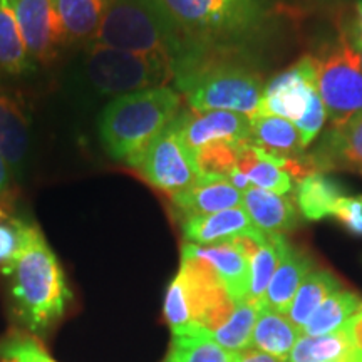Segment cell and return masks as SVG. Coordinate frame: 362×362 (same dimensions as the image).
Here are the masks:
<instances>
[{
    "mask_svg": "<svg viewBox=\"0 0 362 362\" xmlns=\"http://www.w3.org/2000/svg\"><path fill=\"white\" fill-rule=\"evenodd\" d=\"M351 351L342 329L324 336H304L292 347L285 362H336Z\"/></svg>",
    "mask_w": 362,
    "mask_h": 362,
    "instance_id": "cell-29",
    "label": "cell"
},
{
    "mask_svg": "<svg viewBox=\"0 0 362 362\" xmlns=\"http://www.w3.org/2000/svg\"><path fill=\"white\" fill-rule=\"evenodd\" d=\"M341 288L342 284L339 282V279L330 270H310L304 282L298 287L296 297H293L291 309L287 312V319L302 332V327L307 324L312 314L319 309L325 298H329Z\"/></svg>",
    "mask_w": 362,
    "mask_h": 362,
    "instance_id": "cell-22",
    "label": "cell"
},
{
    "mask_svg": "<svg viewBox=\"0 0 362 362\" xmlns=\"http://www.w3.org/2000/svg\"><path fill=\"white\" fill-rule=\"evenodd\" d=\"M242 143H230L218 141L210 143L205 146L193 149L194 165H197L200 178H225L228 176L237 166V160L242 149Z\"/></svg>",
    "mask_w": 362,
    "mask_h": 362,
    "instance_id": "cell-31",
    "label": "cell"
},
{
    "mask_svg": "<svg viewBox=\"0 0 362 362\" xmlns=\"http://www.w3.org/2000/svg\"><path fill=\"white\" fill-rule=\"evenodd\" d=\"M243 193V210L262 232L285 233L298 225V210L285 194L250 187Z\"/></svg>",
    "mask_w": 362,
    "mask_h": 362,
    "instance_id": "cell-19",
    "label": "cell"
},
{
    "mask_svg": "<svg viewBox=\"0 0 362 362\" xmlns=\"http://www.w3.org/2000/svg\"><path fill=\"white\" fill-rule=\"evenodd\" d=\"M180 223L183 237L188 240V243L202 247L228 242L238 235L257 228L243 206L216 211L211 215L189 216V218L181 220Z\"/></svg>",
    "mask_w": 362,
    "mask_h": 362,
    "instance_id": "cell-18",
    "label": "cell"
},
{
    "mask_svg": "<svg viewBox=\"0 0 362 362\" xmlns=\"http://www.w3.org/2000/svg\"><path fill=\"white\" fill-rule=\"evenodd\" d=\"M346 197L344 187L327 173H314L297 181L296 202L302 216L317 221L332 216L337 202Z\"/></svg>",
    "mask_w": 362,
    "mask_h": 362,
    "instance_id": "cell-20",
    "label": "cell"
},
{
    "mask_svg": "<svg viewBox=\"0 0 362 362\" xmlns=\"http://www.w3.org/2000/svg\"><path fill=\"white\" fill-rule=\"evenodd\" d=\"M12 310L33 337H45L62 319L71 300L66 274L37 228L8 270Z\"/></svg>",
    "mask_w": 362,
    "mask_h": 362,
    "instance_id": "cell-3",
    "label": "cell"
},
{
    "mask_svg": "<svg viewBox=\"0 0 362 362\" xmlns=\"http://www.w3.org/2000/svg\"><path fill=\"white\" fill-rule=\"evenodd\" d=\"M86 76L101 94L139 93L168 86L175 81V67L160 54H139L93 44L86 57Z\"/></svg>",
    "mask_w": 362,
    "mask_h": 362,
    "instance_id": "cell-6",
    "label": "cell"
},
{
    "mask_svg": "<svg viewBox=\"0 0 362 362\" xmlns=\"http://www.w3.org/2000/svg\"><path fill=\"white\" fill-rule=\"evenodd\" d=\"M349 42L352 45V49H354L357 57H359V62H361V67H362V39L357 37V35L351 34L349 35Z\"/></svg>",
    "mask_w": 362,
    "mask_h": 362,
    "instance_id": "cell-43",
    "label": "cell"
},
{
    "mask_svg": "<svg viewBox=\"0 0 362 362\" xmlns=\"http://www.w3.org/2000/svg\"><path fill=\"white\" fill-rule=\"evenodd\" d=\"M180 110L181 94L170 86L117 96L99 115L103 148L112 160L131 168Z\"/></svg>",
    "mask_w": 362,
    "mask_h": 362,
    "instance_id": "cell-4",
    "label": "cell"
},
{
    "mask_svg": "<svg viewBox=\"0 0 362 362\" xmlns=\"http://www.w3.org/2000/svg\"><path fill=\"white\" fill-rule=\"evenodd\" d=\"M351 344V349L362 354V309L351 317L341 327Z\"/></svg>",
    "mask_w": 362,
    "mask_h": 362,
    "instance_id": "cell-39",
    "label": "cell"
},
{
    "mask_svg": "<svg viewBox=\"0 0 362 362\" xmlns=\"http://www.w3.org/2000/svg\"><path fill=\"white\" fill-rule=\"evenodd\" d=\"M171 203L181 221L243 206V193L225 178H200L193 187L171 197Z\"/></svg>",
    "mask_w": 362,
    "mask_h": 362,
    "instance_id": "cell-14",
    "label": "cell"
},
{
    "mask_svg": "<svg viewBox=\"0 0 362 362\" xmlns=\"http://www.w3.org/2000/svg\"><path fill=\"white\" fill-rule=\"evenodd\" d=\"M247 176L250 181V187L267 189V192L285 194L293 189L292 176L269 161L257 160L255 165L248 170Z\"/></svg>",
    "mask_w": 362,
    "mask_h": 362,
    "instance_id": "cell-35",
    "label": "cell"
},
{
    "mask_svg": "<svg viewBox=\"0 0 362 362\" xmlns=\"http://www.w3.org/2000/svg\"><path fill=\"white\" fill-rule=\"evenodd\" d=\"M0 362H56L34 337L11 336L0 341Z\"/></svg>",
    "mask_w": 362,
    "mask_h": 362,
    "instance_id": "cell-34",
    "label": "cell"
},
{
    "mask_svg": "<svg viewBox=\"0 0 362 362\" xmlns=\"http://www.w3.org/2000/svg\"><path fill=\"white\" fill-rule=\"evenodd\" d=\"M61 44L94 40L111 0H51Z\"/></svg>",
    "mask_w": 362,
    "mask_h": 362,
    "instance_id": "cell-15",
    "label": "cell"
},
{
    "mask_svg": "<svg viewBox=\"0 0 362 362\" xmlns=\"http://www.w3.org/2000/svg\"><path fill=\"white\" fill-rule=\"evenodd\" d=\"M93 44L168 57L175 67V83L205 61L163 0H111Z\"/></svg>",
    "mask_w": 362,
    "mask_h": 362,
    "instance_id": "cell-2",
    "label": "cell"
},
{
    "mask_svg": "<svg viewBox=\"0 0 362 362\" xmlns=\"http://www.w3.org/2000/svg\"><path fill=\"white\" fill-rule=\"evenodd\" d=\"M259 314V304L242 302V304L237 305L232 317L208 337L228 352H240L247 349L250 346L253 327H255Z\"/></svg>",
    "mask_w": 362,
    "mask_h": 362,
    "instance_id": "cell-28",
    "label": "cell"
},
{
    "mask_svg": "<svg viewBox=\"0 0 362 362\" xmlns=\"http://www.w3.org/2000/svg\"><path fill=\"white\" fill-rule=\"evenodd\" d=\"M332 216L352 237L362 238V194L341 198L334 208Z\"/></svg>",
    "mask_w": 362,
    "mask_h": 362,
    "instance_id": "cell-38",
    "label": "cell"
},
{
    "mask_svg": "<svg viewBox=\"0 0 362 362\" xmlns=\"http://www.w3.org/2000/svg\"><path fill=\"white\" fill-rule=\"evenodd\" d=\"M193 111H232L257 116L264 81L255 59L208 57L192 74L176 83Z\"/></svg>",
    "mask_w": 362,
    "mask_h": 362,
    "instance_id": "cell-5",
    "label": "cell"
},
{
    "mask_svg": "<svg viewBox=\"0 0 362 362\" xmlns=\"http://www.w3.org/2000/svg\"><path fill=\"white\" fill-rule=\"evenodd\" d=\"M315 89V84L304 83L280 94H275V96L262 98L257 116H277L291 121V123H296L305 115Z\"/></svg>",
    "mask_w": 362,
    "mask_h": 362,
    "instance_id": "cell-32",
    "label": "cell"
},
{
    "mask_svg": "<svg viewBox=\"0 0 362 362\" xmlns=\"http://www.w3.org/2000/svg\"><path fill=\"white\" fill-rule=\"evenodd\" d=\"M39 226L0 210V272L8 274Z\"/></svg>",
    "mask_w": 362,
    "mask_h": 362,
    "instance_id": "cell-30",
    "label": "cell"
},
{
    "mask_svg": "<svg viewBox=\"0 0 362 362\" xmlns=\"http://www.w3.org/2000/svg\"><path fill=\"white\" fill-rule=\"evenodd\" d=\"M314 267L312 259L305 252L297 250L291 243L284 248L277 270L272 277L264 298L260 302V309L275 312V314L287 315L296 293Z\"/></svg>",
    "mask_w": 362,
    "mask_h": 362,
    "instance_id": "cell-16",
    "label": "cell"
},
{
    "mask_svg": "<svg viewBox=\"0 0 362 362\" xmlns=\"http://www.w3.org/2000/svg\"><path fill=\"white\" fill-rule=\"evenodd\" d=\"M181 255L206 262L216 272L233 300L237 304L247 302L248 285H250V262L232 243L223 242L206 247L185 243L181 247Z\"/></svg>",
    "mask_w": 362,
    "mask_h": 362,
    "instance_id": "cell-13",
    "label": "cell"
},
{
    "mask_svg": "<svg viewBox=\"0 0 362 362\" xmlns=\"http://www.w3.org/2000/svg\"><path fill=\"white\" fill-rule=\"evenodd\" d=\"M250 141L255 146L280 156L304 153L296 124L277 116H255L250 119Z\"/></svg>",
    "mask_w": 362,
    "mask_h": 362,
    "instance_id": "cell-23",
    "label": "cell"
},
{
    "mask_svg": "<svg viewBox=\"0 0 362 362\" xmlns=\"http://www.w3.org/2000/svg\"><path fill=\"white\" fill-rule=\"evenodd\" d=\"M11 6L33 61H51L62 45L51 0H11Z\"/></svg>",
    "mask_w": 362,
    "mask_h": 362,
    "instance_id": "cell-12",
    "label": "cell"
},
{
    "mask_svg": "<svg viewBox=\"0 0 362 362\" xmlns=\"http://www.w3.org/2000/svg\"><path fill=\"white\" fill-rule=\"evenodd\" d=\"M304 83L317 86V57L310 56V54L302 56L297 62L288 66L287 69L274 76L264 86V96L262 98L275 96V94H280L284 90L296 88V86Z\"/></svg>",
    "mask_w": 362,
    "mask_h": 362,
    "instance_id": "cell-33",
    "label": "cell"
},
{
    "mask_svg": "<svg viewBox=\"0 0 362 362\" xmlns=\"http://www.w3.org/2000/svg\"><path fill=\"white\" fill-rule=\"evenodd\" d=\"M30 149V126L16 99L0 93V156L11 173L22 178Z\"/></svg>",
    "mask_w": 362,
    "mask_h": 362,
    "instance_id": "cell-17",
    "label": "cell"
},
{
    "mask_svg": "<svg viewBox=\"0 0 362 362\" xmlns=\"http://www.w3.org/2000/svg\"><path fill=\"white\" fill-rule=\"evenodd\" d=\"M317 93L330 126L346 124L362 112V67L346 37L324 57H317Z\"/></svg>",
    "mask_w": 362,
    "mask_h": 362,
    "instance_id": "cell-8",
    "label": "cell"
},
{
    "mask_svg": "<svg viewBox=\"0 0 362 362\" xmlns=\"http://www.w3.org/2000/svg\"><path fill=\"white\" fill-rule=\"evenodd\" d=\"M203 59L248 57L277 29L282 0H163Z\"/></svg>",
    "mask_w": 362,
    "mask_h": 362,
    "instance_id": "cell-1",
    "label": "cell"
},
{
    "mask_svg": "<svg viewBox=\"0 0 362 362\" xmlns=\"http://www.w3.org/2000/svg\"><path fill=\"white\" fill-rule=\"evenodd\" d=\"M176 277L183 285L192 324L205 330L206 337L221 327L237 309L238 304L206 262L181 255Z\"/></svg>",
    "mask_w": 362,
    "mask_h": 362,
    "instance_id": "cell-9",
    "label": "cell"
},
{
    "mask_svg": "<svg viewBox=\"0 0 362 362\" xmlns=\"http://www.w3.org/2000/svg\"><path fill=\"white\" fill-rule=\"evenodd\" d=\"M165 317L171 325V330L183 329L192 324V315H189L187 296H185L183 285H181L178 277L171 280L168 291H166Z\"/></svg>",
    "mask_w": 362,
    "mask_h": 362,
    "instance_id": "cell-37",
    "label": "cell"
},
{
    "mask_svg": "<svg viewBox=\"0 0 362 362\" xmlns=\"http://www.w3.org/2000/svg\"><path fill=\"white\" fill-rule=\"evenodd\" d=\"M300 329L296 327L287 317L260 309L248 347L285 361L291 354L292 347L300 339Z\"/></svg>",
    "mask_w": 362,
    "mask_h": 362,
    "instance_id": "cell-21",
    "label": "cell"
},
{
    "mask_svg": "<svg viewBox=\"0 0 362 362\" xmlns=\"http://www.w3.org/2000/svg\"><path fill=\"white\" fill-rule=\"evenodd\" d=\"M131 168L148 185L170 198L193 187L200 180L193 151L181 134L178 115L148 144Z\"/></svg>",
    "mask_w": 362,
    "mask_h": 362,
    "instance_id": "cell-7",
    "label": "cell"
},
{
    "mask_svg": "<svg viewBox=\"0 0 362 362\" xmlns=\"http://www.w3.org/2000/svg\"><path fill=\"white\" fill-rule=\"evenodd\" d=\"M356 33L354 35L362 39V0H356Z\"/></svg>",
    "mask_w": 362,
    "mask_h": 362,
    "instance_id": "cell-42",
    "label": "cell"
},
{
    "mask_svg": "<svg viewBox=\"0 0 362 362\" xmlns=\"http://www.w3.org/2000/svg\"><path fill=\"white\" fill-rule=\"evenodd\" d=\"M11 170H8L6 160L0 156V210H4L2 202L6 200L8 189H11Z\"/></svg>",
    "mask_w": 362,
    "mask_h": 362,
    "instance_id": "cell-41",
    "label": "cell"
},
{
    "mask_svg": "<svg viewBox=\"0 0 362 362\" xmlns=\"http://www.w3.org/2000/svg\"><path fill=\"white\" fill-rule=\"evenodd\" d=\"M314 2L320 4V6H337V4L344 2V0H314Z\"/></svg>",
    "mask_w": 362,
    "mask_h": 362,
    "instance_id": "cell-45",
    "label": "cell"
},
{
    "mask_svg": "<svg viewBox=\"0 0 362 362\" xmlns=\"http://www.w3.org/2000/svg\"><path fill=\"white\" fill-rule=\"evenodd\" d=\"M233 362H285V361L279 359V357L267 354V352H262V351L252 349V347H247V349L235 352Z\"/></svg>",
    "mask_w": 362,
    "mask_h": 362,
    "instance_id": "cell-40",
    "label": "cell"
},
{
    "mask_svg": "<svg viewBox=\"0 0 362 362\" xmlns=\"http://www.w3.org/2000/svg\"><path fill=\"white\" fill-rule=\"evenodd\" d=\"M325 121H327V112H325L322 99H320L319 93H317L315 89L310 98L309 107H307L305 115L293 123L298 131L302 149H307L312 143H314V139L319 136L320 131L324 129Z\"/></svg>",
    "mask_w": 362,
    "mask_h": 362,
    "instance_id": "cell-36",
    "label": "cell"
},
{
    "mask_svg": "<svg viewBox=\"0 0 362 362\" xmlns=\"http://www.w3.org/2000/svg\"><path fill=\"white\" fill-rule=\"evenodd\" d=\"M178 116L181 134L192 151L210 143L250 139V119L238 112L180 110Z\"/></svg>",
    "mask_w": 362,
    "mask_h": 362,
    "instance_id": "cell-11",
    "label": "cell"
},
{
    "mask_svg": "<svg viewBox=\"0 0 362 362\" xmlns=\"http://www.w3.org/2000/svg\"><path fill=\"white\" fill-rule=\"evenodd\" d=\"M315 173L346 170L362 175V112L342 126H330L307 153Z\"/></svg>",
    "mask_w": 362,
    "mask_h": 362,
    "instance_id": "cell-10",
    "label": "cell"
},
{
    "mask_svg": "<svg viewBox=\"0 0 362 362\" xmlns=\"http://www.w3.org/2000/svg\"><path fill=\"white\" fill-rule=\"evenodd\" d=\"M336 362H362V354H357V352L351 349L346 356L341 357V359L336 361Z\"/></svg>",
    "mask_w": 362,
    "mask_h": 362,
    "instance_id": "cell-44",
    "label": "cell"
},
{
    "mask_svg": "<svg viewBox=\"0 0 362 362\" xmlns=\"http://www.w3.org/2000/svg\"><path fill=\"white\" fill-rule=\"evenodd\" d=\"M235 352L225 351L206 337V332L197 325L173 330L170 354L165 362H233Z\"/></svg>",
    "mask_w": 362,
    "mask_h": 362,
    "instance_id": "cell-24",
    "label": "cell"
},
{
    "mask_svg": "<svg viewBox=\"0 0 362 362\" xmlns=\"http://www.w3.org/2000/svg\"><path fill=\"white\" fill-rule=\"evenodd\" d=\"M362 309V297L352 291H337L320 304L302 327L305 336H324L336 332L352 315Z\"/></svg>",
    "mask_w": 362,
    "mask_h": 362,
    "instance_id": "cell-26",
    "label": "cell"
},
{
    "mask_svg": "<svg viewBox=\"0 0 362 362\" xmlns=\"http://www.w3.org/2000/svg\"><path fill=\"white\" fill-rule=\"evenodd\" d=\"M287 243V238L282 233H267L260 250L250 260V285H248L247 302L260 305Z\"/></svg>",
    "mask_w": 362,
    "mask_h": 362,
    "instance_id": "cell-27",
    "label": "cell"
},
{
    "mask_svg": "<svg viewBox=\"0 0 362 362\" xmlns=\"http://www.w3.org/2000/svg\"><path fill=\"white\" fill-rule=\"evenodd\" d=\"M34 66L22 40L11 0H0V72L21 76L33 71Z\"/></svg>",
    "mask_w": 362,
    "mask_h": 362,
    "instance_id": "cell-25",
    "label": "cell"
}]
</instances>
